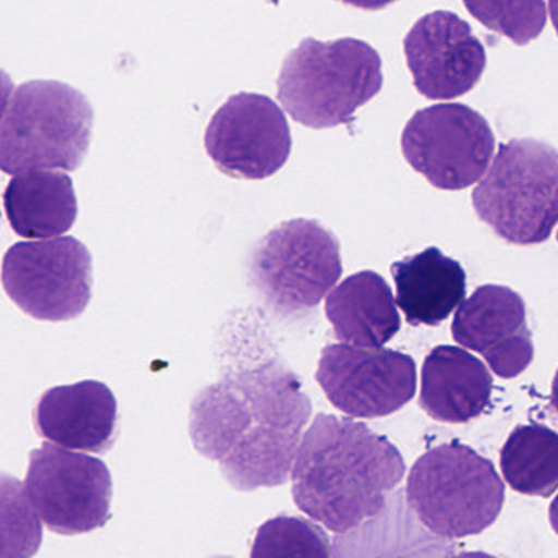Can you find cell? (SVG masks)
Masks as SVG:
<instances>
[{"instance_id":"cell-9","label":"cell","mask_w":558,"mask_h":558,"mask_svg":"<svg viewBox=\"0 0 558 558\" xmlns=\"http://www.w3.org/2000/svg\"><path fill=\"white\" fill-rule=\"evenodd\" d=\"M495 143L488 122L463 104L417 110L401 135L408 165L440 191H462L482 181Z\"/></svg>"},{"instance_id":"cell-22","label":"cell","mask_w":558,"mask_h":558,"mask_svg":"<svg viewBox=\"0 0 558 558\" xmlns=\"http://www.w3.org/2000/svg\"><path fill=\"white\" fill-rule=\"evenodd\" d=\"M44 529L24 483L2 475V558H32L41 547Z\"/></svg>"},{"instance_id":"cell-2","label":"cell","mask_w":558,"mask_h":558,"mask_svg":"<svg viewBox=\"0 0 558 558\" xmlns=\"http://www.w3.org/2000/svg\"><path fill=\"white\" fill-rule=\"evenodd\" d=\"M404 472L403 456L387 437L319 413L296 452L292 495L300 511L339 534L377 515Z\"/></svg>"},{"instance_id":"cell-13","label":"cell","mask_w":558,"mask_h":558,"mask_svg":"<svg viewBox=\"0 0 558 558\" xmlns=\"http://www.w3.org/2000/svg\"><path fill=\"white\" fill-rule=\"evenodd\" d=\"M414 87L430 100L465 96L482 80L486 53L465 21L449 11L430 12L404 38Z\"/></svg>"},{"instance_id":"cell-23","label":"cell","mask_w":558,"mask_h":558,"mask_svg":"<svg viewBox=\"0 0 558 558\" xmlns=\"http://www.w3.org/2000/svg\"><path fill=\"white\" fill-rule=\"evenodd\" d=\"M463 5L486 28L505 35L512 44L521 47L537 38L547 22V12H545L547 5L542 0H524V2L465 0Z\"/></svg>"},{"instance_id":"cell-6","label":"cell","mask_w":558,"mask_h":558,"mask_svg":"<svg viewBox=\"0 0 558 558\" xmlns=\"http://www.w3.org/2000/svg\"><path fill=\"white\" fill-rule=\"evenodd\" d=\"M473 208L501 240L541 244L558 223V151L538 140L501 145L472 195Z\"/></svg>"},{"instance_id":"cell-11","label":"cell","mask_w":558,"mask_h":558,"mask_svg":"<svg viewBox=\"0 0 558 558\" xmlns=\"http://www.w3.org/2000/svg\"><path fill=\"white\" fill-rule=\"evenodd\" d=\"M316 381L342 413L374 420L393 414L413 400L416 364L403 352L339 342L323 349Z\"/></svg>"},{"instance_id":"cell-17","label":"cell","mask_w":558,"mask_h":558,"mask_svg":"<svg viewBox=\"0 0 558 558\" xmlns=\"http://www.w3.org/2000/svg\"><path fill=\"white\" fill-rule=\"evenodd\" d=\"M326 318L341 344L381 349L400 331L397 299L380 274L362 270L326 296Z\"/></svg>"},{"instance_id":"cell-25","label":"cell","mask_w":558,"mask_h":558,"mask_svg":"<svg viewBox=\"0 0 558 558\" xmlns=\"http://www.w3.org/2000/svg\"><path fill=\"white\" fill-rule=\"evenodd\" d=\"M548 518H550V524L554 527L555 534L558 535V495L551 501L550 509H548Z\"/></svg>"},{"instance_id":"cell-15","label":"cell","mask_w":558,"mask_h":558,"mask_svg":"<svg viewBox=\"0 0 558 558\" xmlns=\"http://www.w3.org/2000/svg\"><path fill=\"white\" fill-rule=\"evenodd\" d=\"M117 421L116 397L97 380L50 388L34 410L38 436L77 452L106 453L116 442Z\"/></svg>"},{"instance_id":"cell-3","label":"cell","mask_w":558,"mask_h":558,"mask_svg":"<svg viewBox=\"0 0 558 558\" xmlns=\"http://www.w3.org/2000/svg\"><path fill=\"white\" fill-rule=\"evenodd\" d=\"M94 110L76 87L31 81L5 94L0 168L5 174L76 171L89 151Z\"/></svg>"},{"instance_id":"cell-18","label":"cell","mask_w":558,"mask_h":558,"mask_svg":"<svg viewBox=\"0 0 558 558\" xmlns=\"http://www.w3.org/2000/svg\"><path fill=\"white\" fill-rule=\"evenodd\" d=\"M397 305L411 326L446 322L466 293V274L437 247L404 257L391 266Z\"/></svg>"},{"instance_id":"cell-10","label":"cell","mask_w":558,"mask_h":558,"mask_svg":"<svg viewBox=\"0 0 558 558\" xmlns=\"http://www.w3.org/2000/svg\"><path fill=\"white\" fill-rule=\"evenodd\" d=\"M25 492L41 521L57 534H87L112 518L109 466L97 457L57 444L32 450Z\"/></svg>"},{"instance_id":"cell-19","label":"cell","mask_w":558,"mask_h":558,"mask_svg":"<svg viewBox=\"0 0 558 558\" xmlns=\"http://www.w3.org/2000/svg\"><path fill=\"white\" fill-rule=\"evenodd\" d=\"M12 230L27 240H53L76 223L77 198L66 172L31 171L15 175L4 192Z\"/></svg>"},{"instance_id":"cell-7","label":"cell","mask_w":558,"mask_h":558,"mask_svg":"<svg viewBox=\"0 0 558 558\" xmlns=\"http://www.w3.org/2000/svg\"><path fill=\"white\" fill-rule=\"evenodd\" d=\"M251 282L280 315L315 308L342 276L341 247L318 221L296 218L274 228L254 247Z\"/></svg>"},{"instance_id":"cell-26","label":"cell","mask_w":558,"mask_h":558,"mask_svg":"<svg viewBox=\"0 0 558 558\" xmlns=\"http://www.w3.org/2000/svg\"><path fill=\"white\" fill-rule=\"evenodd\" d=\"M548 9H550V17L551 22H554L555 32L558 34V0H551L550 4H548Z\"/></svg>"},{"instance_id":"cell-28","label":"cell","mask_w":558,"mask_h":558,"mask_svg":"<svg viewBox=\"0 0 558 558\" xmlns=\"http://www.w3.org/2000/svg\"><path fill=\"white\" fill-rule=\"evenodd\" d=\"M214 558H231V557H214Z\"/></svg>"},{"instance_id":"cell-29","label":"cell","mask_w":558,"mask_h":558,"mask_svg":"<svg viewBox=\"0 0 558 558\" xmlns=\"http://www.w3.org/2000/svg\"><path fill=\"white\" fill-rule=\"evenodd\" d=\"M557 241H558V233H557Z\"/></svg>"},{"instance_id":"cell-1","label":"cell","mask_w":558,"mask_h":558,"mask_svg":"<svg viewBox=\"0 0 558 558\" xmlns=\"http://www.w3.org/2000/svg\"><path fill=\"white\" fill-rule=\"evenodd\" d=\"M313 407L286 365L264 362L227 375L194 398L189 433L238 492L286 485Z\"/></svg>"},{"instance_id":"cell-21","label":"cell","mask_w":558,"mask_h":558,"mask_svg":"<svg viewBox=\"0 0 558 558\" xmlns=\"http://www.w3.org/2000/svg\"><path fill=\"white\" fill-rule=\"evenodd\" d=\"M251 558H331V545L315 522L279 514L257 529Z\"/></svg>"},{"instance_id":"cell-24","label":"cell","mask_w":558,"mask_h":558,"mask_svg":"<svg viewBox=\"0 0 558 558\" xmlns=\"http://www.w3.org/2000/svg\"><path fill=\"white\" fill-rule=\"evenodd\" d=\"M550 408L555 416L558 417V371L555 374L554 381H551Z\"/></svg>"},{"instance_id":"cell-5","label":"cell","mask_w":558,"mask_h":558,"mask_svg":"<svg viewBox=\"0 0 558 558\" xmlns=\"http://www.w3.org/2000/svg\"><path fill=\"white\" fill-rule=\"evenodd\" d=\"M407 499L430 532L463 538L496 521L505 505V485L488 459L453 440L416 460L408 476Z\"/></svg>"},{"instance_id":"cell-4","label":"cell","mask_w":558,"mask_h":558,"mask_svg":"<svg viewBox=\"0 0 558 558\" xmlns=\"http://www.w3.org/2000/svg\"><path fill=\"white\" fill-rule=\"evenodd\" d=\"M384 86L377 50L355 38L325 41L305 38L280 70V106L308 129H335L351 122Z\"/></svg>"},{"instance_id":"cell-27","label":"cell","mask_w":558,"mask_h":558,"mask_svg":"<svg viewBox=\"0 0 558 558\" xmlns=\"http://www.w3.org/2000/svg\"><path fill=\"white\" fill-rule=\"evenodd\" d=\"M450 558H496L493 555L485 554V551H465V554L456 555V557Z\"/></svg>"},{"instance_id":"cell-14","label":"cell","mask_w":558,"mask_h":558,"mask_svg":"<svg viewBox=\"0 0 558 558\" xmlns=\"http://www.w3.org/2000/svg\"><path fill=\"white\" fill-rule=\"evenodd\" d=\"M452 336L478 352L501 378H514L531 365L534 342L521 295L509 287L483 286L457 310Z\"/></svg>"},{"instance_id":"cell-12","label":"cell","mask_w":558,"mask_h":558,"mask_svg":"<svg viewBox=\"0 0 558 558\" xmlns=\"http://www.w3.org/2000/svg\"><path fill=\"white\" fill-rule=\"evenodd\" d=\"M205 149L223 174L263 181L289 161L292 133L286 113L272 99L241 93L211 117Z\"/></svg>"},{"instance_id":"cell-8","label":"cell","mask_w":558,"mask_h":558,"mask_svg":"<svg viewBox=\"0 0 558 558\" xmlns=\"http://www.w3.org/2000/svg\"><path fill=\"white\" fill-rule=\"evenodd\" d=\"M2 283L12 302L40 322H70L93 296V256L76 238L25 241L5 253Z\"/></svg>"},{"instance_id":"cell-20","label":"cell","mask_w":558,"mask_h":558,"mask_svg":"<svg viewBox=\"0 0 558 558\" xmlns=\"http://www.w3.org/2000/svg\"><path fill=\"white\" fill-rule=\"evenodd\" d=\"M501 472L521 495H554L558 489V434L542 424L515 427L501 449Z\"/></svg>"},{"instance_id":"cell-16","label":"cell","mask_w":558,"mask_h":558,"mask_svg":"<svg viewBox=\"0 0 558 558\" xmlns=\"http://www.w3.org/2000/svg\"><path fill=\"white\" fill-rule=\"evenodd\" d=\"M492 391L488 368L465 349L439 345L424 359L420 407L433 420L469 423L488 408Z\"/></svg>"}]
</instances>
